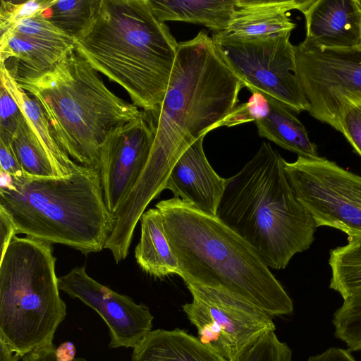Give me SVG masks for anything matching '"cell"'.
Here are the masks:
<instances>
[{
    "instance_id": "f1b7e54d",
    "label": "cell",
    "mask_w": 361,
    "mask_h": 361,
    "mask_svg": "<svg viewBox=\"0 0 361 361\" xmlns=\"http://www.w3.org/2000/svg\"><path fill=\"white\" fill-rule=\"evenodd\" d=\"M0 86V141L11 146L24 115L8 90Z\"/></svg>"
},
{
    "instance_id": "e575fe53",
    "label": "cell",
    "mask_w": 361,
    "mask_h": 361,
    "mask_svg": "<svg viewBox=\"0 0 361 361\" xmlns=\"http://www.w3.org/2000/svg\"><path fill=\"white\" fill-rule=\"evenodd\" d=\"M75 347L71 343H64L56 349V356L60 361H71L75 358Z\"/></svg>"
},
{
    "instance_id": "7402d4cb",
    "label": "cell",
    "mask_w": 361,
    "mask_h": 361,
    "mask_svg": "<svg viewBox=\"0 0 361 361\" xmlns=\"http://www.w3.org/2000/svg\"><path fill=\"white\" fill-rule=\"evenodd\" d=\"M1 84L18 104L27 122L61 178L71 176L80 166L59 147L53 137L49 123L40 105L17 83L8 70L0 66Z\"/></svg>"
},
{
    "instance_id": "836d02e7",
    "label": "cell",
    "mask_w": 361,
    "mask_h": 361,
    "mask_svg": "<svg viewBox=\"0 0 361 361\" xmlns=\"http://www.w3.org/2000/svg\"><path fill=\"white\" fill-rule=\"evenodd\" d=\"M307 361H357L348 349L331 347L322 353L310 356Z\"/></svg>"
},
{
    "instance_id": "e0dca14e",
    "label": "cell",
    "mask_w": 361,
    "mask_h": 361,
    "mask_svg": "<svg viewBox=\"0 0 361 361\" xmlns=\"http://www.w3.org/2000/svg\"><path fill=\"white\" fill-rule=\"evenodd\" d=\"M309 0H236L226 36L250 38L291 32L290 11L300 12Z\"/></svg>"
},
{
    "instance_id": "8fae6325",
    "label": "cell",
    "mask_w": 361,
    "mask_h": 361,
    "mask_svg": "<svg viewBox=\"0 0 361 361\" xmlns=\"http://www.w3.org/2000/svg\"><path fill=\"white\" fill-rule=\"evenodd\" d=\"M192 300L183 306L198 338L226 361H236L264 335L275 331L271 315L223 290L185 282Z\"/></svg>"
},
{
    "instance_id": "30bf717a",
    "label": "cell",
    "mask_w": 361,
    "mask_h": 361,
    "mask_svg": "<svg viewBox=\"0 0 361 361\" xmlns=\"http://www.w3.org/2000/svg\"><path fill=\"white\" fill-rule=\"evenodd\" d=\"M295 61L309 114L341 133L345 111L361 104V44L308 48L299 44Z\"/></svg>"
},
{
    "instance_id": "7c38bea8",
    "label": "cell",
    "mask_w": 361,
    "mask_h": 361,
    "mask_svg": "<svg viewBox=\"0 0 361 361\" xmlns=\"http://www.w3.org/2000/svg\"><path fill=\"white\" fill-rule=\"evenodd\" d=\"M154 139V130L142 111L139 118L112 129L102 145V187L106 207L114 216L143 171Z\"/></svg>"
},
{
    "instance_id": "277c9868",
    "label": "cell",
    "mask_w": 361,
    "mask_h": 361,
    "mask_svg": "<svg viewBox=\"0 0 361 361\" xmlns=\"http://www.w3.org/2000/svg\"><path fill=\"white\" fill-rule=\"evenodd\" d=\"M285 162L263 142L244 167L226 179L216 212L269 268L276 270L310 248L317 228L289 183Z\"/></svg>"
},
{
    "instance_id": "52a82bcc",
    "label": "cell",
    "mask_w": 361,
    "mask_h": 361,
    "mask_svg": "<svg viewBox=\"0 0 361 361\" xmlns=\"http://www.w3.org/2000/svg\"><path fill=\"white\" fill-rule=\"evenodd\" d=\"M51 244L13 237L0 259V341L21 357L53 342L66 316Z\"/></svg>"
},
{
    "instance_id": "5bb4252c",
    "label": "cell",
    "mask_w": 361,
    "mask_h": 361,
    "mask_svg": "<svg viewBox=\"0 0 361 361\" xmlns=\"http://www.w3.org/2000/svg\"><path fill=\"white\" fill-rule=\"evenodd\" d=\"M42 13L20 20L1 34V65L14 78L46 72L75 49L74 38Z\"/></svg>"
},
{
    "instance_id": "44dd1931",
    "label": "cell",
    "mask_w": 361,
    "mask_h": 361,
    "mask_svg": "<svg viewBox=\"0 0 361 361\" xmlns=\"http://www.w3.org/2000/svg\"><path fill=\"white\" fill-rule=\"evenodd\" d=\"M140 239L135 249L137 263L145 273L155 278L180 275L178 262L167 240L159 211L155 207L141 218Z\"/></svg>"
},
{
    "instance_id": "d4e9b609",
    "label": "cell",
    "mask_w": 361,
    "mask_h": 361,
    "mask_svg": "<svg viewBox=\"0 0 361 361\" xmlns=\"http://www.w3.org/2000/svg\"><path fill=\"white\" fill-rule=\"evenodd\" d=\"M99 0H53L42 14L54 26L73 38L92 16Z\"/></svg>"
},
{
    "instance_id": "8992f818",
    "label": "cell",
    "mask_w": 361,
    "mask_h": 361,
    "mask_svg": "<svg viewBox=\"0 0 361 361\" xmlns=\"http://www.w3.org/2000/svg\"><path fill=\"white\" fill-rule=\"evenodd\" d=\"M14 79L40 105L59 147L84 166L99 169L109 132L142 113L111 92L75 48L50 70Z\"/></svg>"
},
{
    "instance_id": "2e32d148",
    "label": "cell",
    "mask_w": 361,
    "mask_h": 361,
    "mask_svg": "<svg viewBox=\"0 0 361 361\" xmlns=\"http://www.w3.org/2000/svg\"><path fill=\"white\" fill-rule=\"evenodd\" d=\"M308 48H350L361 44V1L309 0L301 11Z\"/></svg>"
},
{
    "instance_id": "4316f807",
    "label": "cell",
    "mask_w": 361,
    "mask_h": 361,
    "mask_svg": "<svg viewBox=\"0 0 361 361\" xmlns=\"http://www.w3.org/2000/svg\"><path fill=\"white\" fill-rule=\"evenodd\" d=\"M53 0H29L25 1H1L0 34H3L20 20L43 12Z\"/></svg>"
},
{
    "instance_id": "7a4b0ae2",
    "label": "cell",
    "mask_w": 361,
    "mask_h": 361,
    "mask_svg": "<svg viewBox=\"0 0 361 361\" xmlns=\"http://www.w3.org/2000/svg\"><path fill=\"white\" fill-rule=\"evenodd\" d=\"M243 87L244 83L222 59L207 32L178 42L161 104L156 112L143 111L154 139L142 175L166 181L185 150L214 130L238 105Z\"/></svg>"
},
{
    "instance_id": "ac0fdd59",
    "label": "cell",
    "mask_w": 361,
    "mask_h": 361,
    "mask_svg": "<svg viewBox=\"0 0 361 361\" xmlns=\"http://www.w3.org/2000/svg\"><path fill=\"white\" fill-rule=\"evenodd\" d=\"M132 361H226L183 330L157 329L133 348Z\"/></svg>"
},
{
    "instance_id": "9c48e42d",
    "label": "cell",
    "mask_w": 361,
    "mask_h": 361,
    "mask_svg": "<svg viewBox=\"0 0 361 361\" xmlns=\"http://www.w3.org/2000/svg\"><path fill=\"white\" fill-rule=\"evenodd\" d=\"M289 183L317 227L361 236V176L319 157L285 162Z\"/></svg>"
},
{
    "instance_id": "3957f363",
    "label": "cell",
    "mask_w": 361,
    "mask_h": 361,
    "mask_svg": "<svg viewBox=\"0 0 361 361\" xmlns=\"http://www.w3.org/2000/svg\"><path fill=\"white\" fill-rule=\"evenodd\" d=\"M75 48L97 72L120 85L133 104L156 112L166 92L178 44L148 0H99L74 37Z\"/></svg>"
},
{
    "instance_id": "4fadbf2b",
    "label": "cell",
    "mask_w": 361,
    "mask_h": 361,
    "mask_svg": "<svg viewBox=\"0 0 361 361\" xmlns=\"http://www.w3.org/2000/svg\"><path fill=\"white\" fill-rule=\"evenodd\" d=\"M59 288L100 315L109 329L112 348H134L151 331L154 317L146 305L99 283L87 274L85 267H75L59 277Z\"/></svg>"
},
{
    "instance_id": "ba28073f",
    "label": "cell",
    "mask_w": 361,
    "mask_h": 361,
    "mask_svg": "<svg viewBox=\"0 0 361 361\" xmlns=\"http://www.w3.org/2000/svg\"><path fill=\"white\" fill-rule=\"evenodd\" d=\"M290 33L250 38L213 33L212 37L222 59L250 92L270 96L293 112L308 111Z\"/></svg>"
},
{
    "instance_id": "1f68e13d",
    "label": "cell",
    "mask_w": 361,
    "mask_h": 361,
    "mask_svg": "<svg viewBox=\"0 0 361 361\" xmlns=\"http://www.w3.org/2000/svg\"><path fill=\"white\" fill-rule=\"evenodd\" d=\"M16 234V228L13 220L6 212L0 207L1 256L4 255Z\"/></svg>"
},
{
    "instance_id": "5b68a950",
    "label": "cell",
    "mask_w": 361,
    "mask_h": 361,
    "mask_svg": "<svg viewBox=\"0 0 361 361\" xmlns=\"http://www.w3.org/2000/svg\"><path fill=\"white\" fill-rule=\"evenodd\" d=\"M0 173V207L17 234L84 255L104 248L116 219L105 204L98 169L80 165L63 178H14Z\"/></svg>"
},
{
    "instance_id": "d6a6232c",
    "label": "cell",
    "mask_w": 361,
    "mask_h": 361,
    "mask_svg": "<svg viewBox=\"0 0 361 361\" xmlns=\"http://www.w3.org/2000/svg\"><path fill=\"white\" fill-rule=\"evenodd\" d=\"M56 348L53 342L39 347L22 357L23 361H60L59 360ZM71 361H86L82 357L74 358Z\"/></svg>"
},
{
    "instance_id": "6da1fadb",
    "label": "cell",
    "mask_w": 361,
    "mask_h": 361,
    "mask_svg": "<svg viewBox=\"0 0 361 361\" xmlns=\"http://www.w3.org/2000/svg\"><path fill=\"white\" fill-rule=\"evenodd\" d=\"M156 208L184 282L223 290L271 317L293 312L291 298L269 267L217 216L175 197Z\"/></svg>"
},
{
    "instance_id": "ffe728a7",
    "label": "cell",
    "mask_w": 361,
    "mask_h": 361,
    "mask_svg": "<svg viewBox=\"0 0 361 361\" xmlns=\"http://www.w3.org/2000/svg\"><path fill=\"white\" fill-rule=\"evenodd\" d=\"M236 0H148L161 22L181 21L202 25L213 33L224 32Z\"/></svg>"
},
{
    "instance_id": "83f0119b",
    "label": "cell",
    "mask_w": 361,
    "mask_h": 361,
    "mask_svg": "<svg viewBox=\"0 0 361 361\" xmlns=\"http://www.w3.org/2000/svg\"><path fill=\"white\" fill-rule=\"evenodd\" d=\"M252 96L245 102L236 105L233 110L215 126V128L232 127L250 121H256L264 117L269 111L266 97L257 92H251Z\"/></svg>"
},
{
    "instance_id": "484cf974",
    "label": "cell",
    "mask_w": 361,
    "mask_h": 361,
    "mask_svg": "<svg viewBox=\"0 0 361 361\" xmlns=\"http://www.w3.org/2000/svg\"><path fill=\"white\" fill-rule=\"evenodd\" d=\"M236 361H293L292 350L273 331L259 338Z\"/></svg>"
},
{
    "instance_id": "d6986e66",
    "label": "cell",
    "mask_w": 361,
    "mask_h": 361,
    "mask_svg": "<svg viewBox=\"0 0 361 361\" xmlns=\"http://www.w3.org/2000/svg\"><path fill=\"white\" fill-rule=\"evenodd\" d=\"M267 99V114L255 121L258 134L281 147L309 159L319 158L317 146L293 111L280 101L263 94Z\"/></svg>"
},
{
    "instance_id": "4dcf8cb0",
    "label": "cell",
    "mask_w": 361,
    "mask_h": 361,
    "mask_svg": "<svg viewBox=\"0 0 361 361\" xmlns=\"http://www.w3.org/2000/svg\"><path fill=\"white\" fill-rule=\"evenodd\" d=\"M0 171L14 178L27 176L18 161L11 146L6 145L2 141H0Z\"/></svg>"
},
{
    "instance_id": "f546056e",
    "label": "cell",
    "mask_w": 361,
    "mask_h": 361,
    "mask_svg": "<svg viewBox=\"0 0 361 361\" xmlns=\"http://www.w3.org/2000/svg\"><path fill=\"white\" fill-rule=\"evenodd\" d=\"M341 133L361 157V104L348 107L341 121Z\"/></svg>"
},
{
    "instance_id": "603a6c76",
    "label": "cell",
    "mask_w": 361,
    "mask_h": 361,
    "mask_svg": "<svg viewBox=\"0 0 361 361\" xmlns=\"http://www.w3.org/2000/svg\"><path fill=\"white\" fill-rule=\"evenodd\" d=\"M329 288L343 300L361 293V236H349L345 245L331 250Z\"/></svg>"
},
{
    "instance_id": "9a60e30c",
    "label": "cell",
    "mask_w": 361,
    "mask_h": 361,
    "mask_svg": "<svg viewBox=\"0 0 361 361\" xmlns=\"http://www.w3.org/2000/svg\"><path fill=\"white\" fill-rule=\"evenodd\" d=\"M202 136L180 156L171 169L164 190L190 203L197 210L216 216L226 179L209 164L203 149Z\"/></svg>"
},
{
    "instance_id": "d590c367",
    "label": "cell",
    "mask_w": 361,
    "mask_h": 361,
    "mask_svg": "<svg viewBox=\"0 0 361 361\" xmlns=\"http://www.w3.org/2000/svg\"><path fill=\"white\" fill-rule=\"evenodd\" d=\"M21 356L0 341V361H18Z\"/></svg>"
},
{
    "instance_id": "cb8c5ba5",
    "label": "cell",
    "mask_w": 361,
    "mask_h": 361,
    "mask_svg": "<svg viewBox=\"0 0 361 361\" xmlns=\"http://www.w3.org/2000/svg\"><path fill=\"white\" fill-rule=\"evenodd\" d=\"M24 173L32 178H61L39 142L25 117L11 143Z\"/></svg>"
}]
</instances>
